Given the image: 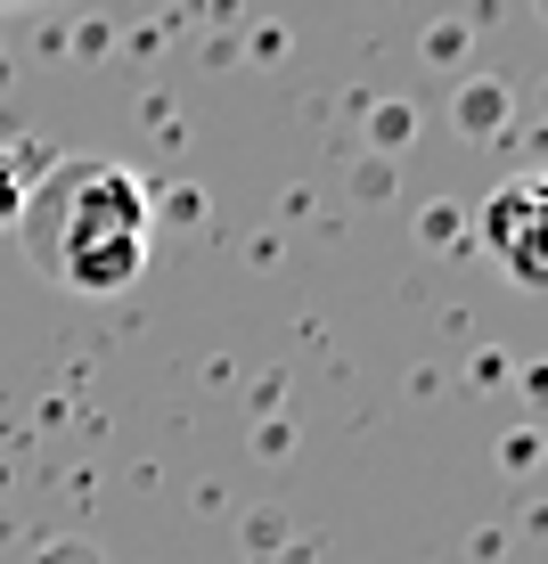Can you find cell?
I'll list each match as a JSON object with an SVG mask.
<instances>
[{"instance_id":"obj_3","label":"cell","mask_w":548,"mask_h":564,"mask_svg":"<svg viewBox=\"0 0 548 564\" xmlns=\"http://www.w3.org/2000/svg\"><path fill=\"white\" fill-rule=\"evenodd\" d=\"M42 164H50L42 148H0V229H17V213H25L33 181H42Z\"/></svg>"},{"instance_id":"obj_2","label":"cell","mask_w":548,"mask_h":564,"mask_svg":"<svg viewBox=\"0 0 548 564\" xmlns=\"http://www.w3.org/2000/svg\"><path fill=\"white\" fill-rule=\"evenodd\" d=\"M483 246L516 286H548V172L483 197Z\"/></svg>"},{"instance_id":"obj_1","label":"cell","mask_w":548,"mask_h":564,"mask_svg":"<svg viewBox=\"0 0 548 564\" xmlns=\"http://www.w3.org/2000/svg\"><path fill=\"white\" fill-rule=\"evenodd\" d=\"M148 229H155L148 181L131 164H107V155H57V164H42L25 213H17L25 262L50 286H66V295H123V286H140Z\"/></svg>"}]
</instances>
